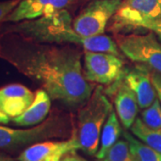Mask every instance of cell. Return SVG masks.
I'll return each mask as SVG.
<instances>
[{
    "instance_id": "1",
    "label": "cell",
    "mask_w": 161,
    "mask_h": 161,
    "mask_svg": "<svg viewBox=\"0 0 161 161\" xmlns=\"http://www.w3.org/2000/svg\"><path fill=\"white\" fill-rule=\"evenodd\" d=\"M0 58L40 84L51 99L68 107L80 108L92 96L76 47L39 43L7 32L0 35Z\"/></svg>"
},
{
    "instance_id": "2",
    "label": "cell",
    "mask_w": 161,
    "mask_h": 161,
    "mask_svg": "<svg viewBox=\"0 0 161 161\" xmlns=\"http://www.w3.org/2000/svg\"><path fill=\"white\" fill-rule=\"evenodd\" d=\"M73 21L68 10H62L32 20L2 23L0 33H16L39 43L72 44L82 47L83 50L108 52L124 58L116 42L110 37L104 34L93 37L81 36L74 29Z\"/></svg>"
},
{
    "instance_id": "3",
    "label": "cell",
    "mask_w": 161,
    "mask_h": 161,
    "mask_svg": "<svg viewBox=\"0 0 161 161\" xmlns=\"http://www.w3.org/2000/svg\"><path fill=\"white\" fill-rule=\"evenodd\" d=\"M68 115L53 114L44 122L28 129L0 125V150L19 154L32 144L50 139L70 138L75 134Z\"/></svg>"
},
{
    "instance_id": "4",
    "label": "cell",
    "mask_w": 161,
    "mask_h": 161,
    "mask_svg": "<svg viewBox=\"0 0 161 161\" xmlns=\"http://www.w3.org/2000/svg\"><path fill=\"white\" fill-rule=\"evenodd\" d=\"M113 110L112 104L101 86L93 90L86 103L80 107L77 116V139L82 151L96 156L99 148L101 130Z\"/></svg>"
},
{
    "instance_id": "5",
    "label": "cell",
    "mask_w": 161,
    "mask_h": 161,
    "mask_svg": "<svg viewBox=\"0 0 161 161\" xmlns=\"http://www.w3.org/2000/svg\"><path fill=\"white\" fill-rule=\"evenodd\" d=\"M161 19V0H122L111 19L109 31L125 34L147 22Z\"/></svg>"
},
{
    "instance_id": "6",
    "label": "cell",
    "mask_w": 161,
    "mask_h": 161,
    "mask_svg": "<svg viewBox=\"0 0 161 161\" xmlns=\"http://www.w3.org/2000/svg\"><path fill=\"white\" fill-rule=\"evenodd\" d=\"M115 38L125 57L161 75V44L153 32L150 31L147 34L120 33L115 34Z\"/></svg>"
},
{
    "instance_id": "7",
    "label": "cell",
    "mask_w": 161,
    "mask_h": 161,
    "mask_svg": "<svg viewBox=\"0 0 161 161\" xmlns=\"http://www.w3.org/2000/svg\"><path fill=\"white\" fill-rule=\"evenodd\" d=\"M121 2L122 0H90V3L74 19V29L84 37L104 34Z\"/></svg>"
},
{
    "instance_id": "8",
    "label": "cell",
    "mask_w": 161,
    "mask_h": 161,
    "mask_svg": "<svg viewBox=\"0 0 161 161\" xmlns=\"http://www.w3.org/2000/svg\"><path fill=\"white\" fill-rule=\"evenodd\" d=\"M83 75L88 81L111 85L119 80L125 71L123 58L108 52L84 50Z\"/></svg>"
},
{
    "instance_id": "9",
    "label": "cell",
    "mask_w": 161,
    "mask_h": 161,
    "mask_svg": "<svg viewBox=\"0 0 161 161\" xmlns=\"http://www.w3.org/2000/svg\"><path fill=\"white\" fill-rule=\"evenodd\" d=\"M80 150V143L75 134L62 141H43L32 144L17 157L19 161H61L68 152Z\"/></svg>"
},
{
    "instance_id": "10",
    "label": "cell",
    "mask_w": 161,
    "mask_h": 161,
    "mask_svg": "<svg viewBox=\"0 0 161 161\" xmlns=\"http://www.w3.org/2000/svg\"><path fill=\"white\" fill-rule=\"evenodd\" d=\"M76 1L78 0H22L3 23L32 20L67 10Z\"/></svg>"
},
{
    "instance_id": "11",
    "label": "cell",
    "mask_w": 161,
    "mask_h": 161,
    "mask_svg": "<svg viewBox=\"0 0 161 161\" xmlns=\"http://www.w3.org/2000/svg\"><path fill=\"white\" fill-rule=\"evenodd\" d=\"M123 79L135 94L139 108H149L157 98L155 88L151 80L150 68L138 64L133 68H125Z\"/></svg>"
},
{
    "instance_id": "12",
    "label": "cell",
    "mask_w": 161,
    "mask_h": 161,
    "mask_svg": "<svg viewBox=\"0 0 161 161\" xmlns=\"http://www.w3.org/2000/svg\"><path fill=\"white\" fill-rule=\"evenodd\" d=\"M109 92L114 94L115 113L125 129H131L137 118L139 105L135 94L128 87L123 76L109 85Z\"/></svg>"
},
{
    "instance_id": "13",
    "label": "cell",
    "mask_w": 161,
    "mask_h": 161,
    "mask_svg": "<svg viewBox=\"0 0 161 161\" xmlns=\"http://www.w3.org/2000/svg\"><path fill=\"white\" fill-rule=\"evenodd\" d=\"M35 93L20 83L0 88V110L11 119L22 115L33 102Z\"/></svg>"
},
{
    "instance_id": "14",
    "label": "cell",
    "mask_w": 161,
    "mask_h": 161,
    "mask_svg": "<svg viewBox=\"0 0 161 161\" xmlns=\"http://www.w3.org/2000/svg\"><path fill=\"white\" fill-rule=\"evenodd\" d=\"M51 107V98L47 92L40 89L35 92L33 102L22 115L11 119L15 125L21 127H33L46 120Z\"/></svg>"
},
{
    "instance_id": "15",
    "label": "cell",
    "mask_w": 161,
    "mask_h": 161,
    "mask_svg": "<svg viewBox=\"0 0 161 161\" xmlns=\"http://www.w3.org/2000/svg\"><path fill=\"white\" fill-rule=\"evenodd\" d=\"M122 132L123 131L118 120V116L116 115L115 111L112 110L102 128L99 148L95 156L98 160L103 158L108 150L118 141Z\"/></svg>"
},
{
    "instance_id": "16",
    "label": "cell",
    "mask_w": 161,
    "mask_h": 161,
    "mask_svg": "<svg viewBox=\"0 0 161 161\" xmlns=\"http://www.w3.org/2000/svg\"><path fill=\"white\" fill-rule=\"evenodd\" d=\"M131 132L140 141L161 153V130L150 128L144 124L141 117H137L131 127Z\"/></svg>"
},
{
    "instance_id": "17",
    "label": "cell",
    "mask_w": 161,
    "mask_h": 161,
    "mask_svg": "<svg viewBox=\"0 0 161 161\" xmlns=\"http://www.w3.org/2000/svg\"><path fill=\"white\" fill-rule=\"evenodd\" d=\"M123 135L129 143L134 161H161V153L135 138L132 133L125 131Z\"/></svg>"
},
{
    "instance_id": "18",
    "label": "cell",
    "mask_w": 161,
    "mask_h": 161,
    "mask_svg": "<svg viewBox=\"0 0 161 161\" xmlns=\"http://www.w3.org/2000/svg\"><path fill=\"white\" fill-rule=\"evenodd\" d=\"M99 161H134L129 143L125 139L118 140Z\"/></svg>"
},
{
    "instance_id": "19",
    "label": "cell",
    "mask_w": 161,
    "mask_h": 161,
    "mask_svg": "<svg viewBox=\"0 0 161 161\" xmlns=\"http://www.w3.org/2000/svg\"><path fill=\"white\" fill-rule=\"evenodd\" d=\"M141 119L150 128L161 130V104L158 98H156L149 108L142 110Z\"/></svg>"
},
{
    "instance_id": "20",
    "label": "cell",
    "mask_w": 161,
    "mask_h": 161,
    "mask_svg": "<svg viewBox=\"0 0 161 161\" xmlns=\"http://www.w3.org/2000/svg\"><path fill=\"white\" fill-rule=\"evenodd\" d=\"M22 0H5L0 1V28L5 18L12 13ZM1 35V33H0Z\"/></svg>"
},
{
    "instance_id": "21",
    "label": "cell",
    "mask_w": 161,
    "mask_h": 161,
    "mask_svg": "<svg viewBox=\"0 0 161 161\" xmlns=\"http://www.w3.org/2000/svg\"><path fill=\"white\" fill-rule=\"evenodd\" d=\"M139 29L150 31L161 40V19L156 20V21H151V22H147V23L142 24Z\"/></svg>"
},
{
    "instance_id": "22",
    "label": "cell",
    "mask_w": 161,
    "mask_h": 161,
    "mask_svg": "<svg viewBox=\"0 0 161 161\" xmlns=\"http://www.w3.org/2000/svg\"><path fill=\"white\" fill-rule=\"evenodd\" d=\"M151 80L153 83V86L155 88L157 98H158L161 104V75L157 72H151Z\"/></svg>"
},
{
    "instance_id": "23",
    "label": "cell",
    "mask_w": 161,
    "mask_h": 161,
    "mask_svg": "<svg viewBox=\"0 0 161 161\" xmlns=\"http://www.w3.org/2000/svg\"><path fill=\"white\" fill-rule=\"evenodd\" d=\"M61 161H87L85 158H83L82 157L79 156L76 153V150L68 152L67 154L64 156L63 158Z\"/></svg>"
},
{
    "instance_id": "24",
    "label": "cell",
    "mask_w": 161,
    "mask_h": 161,
    "mask_svg": "<svg viewBox=\"0 0 161 161\" xmlns=\"http://www.w3.org/2000/svg\"><path fill=\"white\" fill-rule=\"evenodd\" d=\"M0 161H19L16 158H14L13 157L9 155L6 151L0 150Z\"/></svg>"
},
{
    "instance_id": "25",
    "label": "cell",
    "mask_w": 161,
    "mask_h": 161,
    "mask_svg": "<svg viewBox=\"0 0 161 161\" xmlns=\"http://www.w3.org/2000/svg\"><path fill=\"white\" fill-rule=\"evenodd\" d=\"M10 122H11V118L0 110V124L1 125H6Z\"/></svg>"
},
{
    "instance_id": "26",
    "label": "cell",
    "mask_w": 161,
    "mask_h": 161,
    "mask_svg": "<svg viewBox=\"0 0 161 161\" xmlns=\"http://www.w3.org/2000/svg\"><path fill=\"white\" fill-rule=\"evenodd\" d=\"M84 1H90V0H84Z\"/></svg>"
}]
</instances>
